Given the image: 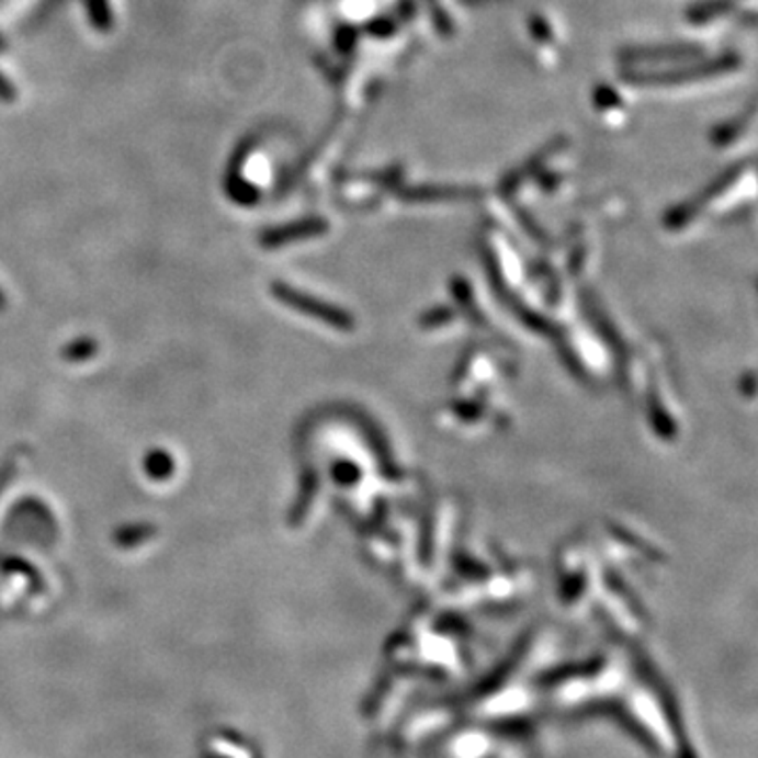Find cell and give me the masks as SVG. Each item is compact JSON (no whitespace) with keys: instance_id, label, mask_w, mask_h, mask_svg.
I'll list each match as a JSON object with an SVG mask.
<instances>
[{"instance_id":"obj_7","label":"cell","mask_w":758,"mask_h":758,"mask_svg":"<svg viewBox=\"0 0 758 758\" xmlns=\"http://www.w3.org/2000/svg\"><path fill=\"white\" fill-rule=\"evenodd\" d=\"M18 472H20V455L13 453L0 464V496L7 491V487L18 476Z\"/></svg>"},{"instance_id":"obj_4","label":"cell","mask_w":758,"mask_h":758,"mask_svg":"<svg viewBox=\"0 0 758 758\" xmlns=\"http://www.w3.org/2000/svg\"><path fill=\"white\" fill-rule=\"evenodd\" d=\"M144 472H146L148 478H152L157 483L169 480L173 476V472H176V460L165 449H152L144 457Z\"/></svg>"},{"instance_id":"obj_1","label":"cell","mask_w":758,"mask_h":758,"mask_svg":"<svg viewBox=\"0 0 758 758\" xmlns=\"http://www.w3.org/2000/svg\"><path fill=\"white\" fill-rule=\"evenodd\" d=\"M272 293L279 302H283L289 308L297 310V313L306 314V316H313L316 320H323L331 327H338V329H348L350 327V318L348 314L341 313L340 308L327 304V302H320L316 299L313 295L308 293H302L297 289L291 287V285H285V283H274L272 285Z\"/></svg>"},{"instance_id":"obj_3","label":"cell","mask_w":758,"mask_h":758,"mask_svg":"<svg viewBox=\"0 0 758 758\" xmlns=\"http://www.w3.org/2000/svg\"><path fill=\"white\" fill-rule=\"evenodd\" d=\"M157 524L152 523H129L118 527L112 535L114 546L123 550L137 548L146 542H150L152 538H157Z\"/></svg>"},{"instance_id":"obj_8","label":"cell","mask_w":758,"mask_h":758,"mask_svg":"<svg viewBox=\"0 0 758 758\" xmlns=\"http://www.w3.org/2000/svg\"><path fill=\"white\" fill-rule=\"evenodd\" d=\"M89 9H91V20L100 27H105L110 24V9L105 4V0H89Z\"/></svg>"},{"instance_id":"obj_2","label":"cell","mask_w":758,"mask_h":758,"mask_svg":"<svg viewBox=\"0 0 758 758\" xmlns=\"http://www.w3.org/2000/svg\"><path fill=\"white\" fill-rule=\"evenodd\" d=\"M325 230H327V224L323 219H318V217L304 219V222H297V224H287V226H279V228L265 230L262 235V245L268 247V249H274V247H283V245L302 240V238L320 235Z\"/></svg>"},{"instance_id":"obj_5","label":"cell","mask_w":758,"mask_h":758,"mask_svg":"<svg viewBox=\"0 0 758 758\" xmlns=\"http://www.w3.org/2000/svg\"><path fill=\"white\" fill-rule=\"evenodd\" d=\"M100 350V343L89 336H80L77 340L68 341L64 348H61V359L66 363H87L91 359H95Z\"/></svg>"},{"instance_id":"obj_6","label":"cell","mask_w":758,"mask_h":758,"mask_svg":"<svg viewBox=\"0 0 758 758\" xmlns=\"http://www.w3.org/2000/svg\"><path fill=\"white\" fill-rule=\"evenodd\" d=\"M0 569L9 576H22L26 577L27 581L36 588V590H43L45 588V581L43 577L38 574L36 567H32L27 561L20 558V556H9V554H2L0 556Z\"/></svg>"},{"instance_id":"obj_9","label":"cell","mask_w":758,"mask_h":758,"mask_svg":"<svg viewBox=\"0 0 758 758\" xmlns=\"http://www.w3.org/2000/svg\"><path fill=\"white\" fill-rule=\"evenodd\" d=\"M4 310H7V295L0 289V313H4Z\"/></svg>"}]
</instances>
